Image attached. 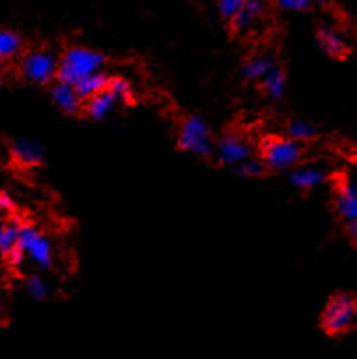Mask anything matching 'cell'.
<instances>
[{"label":"cell","instance_id":"1","mask_svg":"<svg viewBox=\"0 0 357 359\" xmlns=\"http://www.w3.org/2000/svg\"><path fill=\"white\" fill-rule=\"evenodd\" d=\"M104 62H106V58L99 51L85 46H72L58 60L57 78L58 81L74 86L86 76L102 71Z\"/></svg>","mask_w":357,"mask_h":359},{"label":"cell","instance_id":"2","mask_svg":"<svg viewBox=\"0 0 357 359\" xmlns=\"http://www.w3.org/2000/svg\"><path fill=\"white\" fill-rule=\"evenodd\" d=\"M303 157V147L290 137L273 136L264 141L262 158L264 165L271 171H287L292 169Z\"/></svg>","mask_w":357,"mask_h":359},{"label":"cell","instance_id":"3","mask_svg":"<svg viewBox=\"0 0 357 359\" xmlns=\"http://www.w3.org/2000/svg\"><path fill=\"white\" fill-rule=\"evenodd\" d=\"M178 147L197 157H210L213 154L211 130L203 116L192 115L182 123L178 134Z\"/></svg>","mask_w":357,"mask_h":359},{"label":"cell","instance_id":"4","mask_svg":"<svg viewBox=\"0 0 357 359\" xmlns=\"http://www.w3.org/2000/svg\"><path fill=\"white\" fill-rule=\"evenodd\" d=\"M357 317V302L352 294H336L329 299L322 313V326L328 333H343L353 324Z\"/></svg>","mask_w":357,"mask_h":359},{"label":"cell","instance_id":"5","mask_svg":"<svg viewBox=\"0 0 357 359\" xmlns=\"http://www.w3.org/2000/svg\"><path fill=\"white\" fill-rule=\"evenodd\" d=\"M18 247L22 248L27 259L43 269H50L55 261L53 243L44 233L34 226H20Z\"/></svg>","mask_w":357,"mask_h":359},{"label":"cell","instance_id":"6","mask_svg":"<svg viewBox=\"0 0 357 359\" xmlns=\"http://www.w3.org/2000/svg\"><path fill=\"white\" fill-rule=\"evenodd\" d=\"M58 60L60 58H57L53 51L36 50L23 57L20 69L29 81L37 83V85H46L57 78Z\"/></svg>","mask_w":357,"mask_h":359},{"label":"cell","instance_id":"7","mask_svg":"<svg viewBox=\"0 0 357 359\" xmlns=\"http://www.w3.org/2000/svg\"><path fill=\"white\" fill-rule=\"evenodd\" d=\"M213 154L225 165H238L252 157V147L238 134H224L213 147Z\"/></svg>","mask_w":357,"mask_h":359},{"label":"cell","instance_id":"8","mask_svg":"<svg viewBox=\"0 0 357 359\" xmlns=\"http://www.w3.org/2000/svg\"><path fill=\"white\" fill-rule=\"evenodd\" d=\"M335 208L345 222H357V187L352 180H339L335 192Z\"/></svg>","mask_w":357,"mask_h":359},{"label":"cell","instance_id":"9","mask_svg":"<svg viewBox=\"0 0 357 359\" xmlns=\"http://www.w3.org/2000/svg\"><path fill=\"white\" fill-rule=\"evenodd\" d=\"M266 13V0H245L240 11L236 13L229 22L236 34H245L257 25L259 20Z\"/></svg>","mask_w":357,"mask_h":359},{"label":"cell","instance_id":"10","mask_svg":"<svg viewBox=\"0 0 357 359\" xmlns=\"http://www.w3.org/2000/svg\"><path fill=\"white\" fill-rule=\"evenodd\" d=\"M118 102L120 101L111 94V90L106 88L102 90V92H99V94L93 95V97L86 99L85 111L92 120H95V122H102V120L109 118L111 113L114 111Z\"/></svg>","mask_w":357,"mask_h":359},{"label":"cell","instance_id":"11","mask_svg":"<svg viewBox=\"0 0 357 359\" xmlns=\"http://www.w3.org/2000/svg\"><path fill=\"white\" fill-rule=\"evenodd\" d=\"M51 101H53L57 108H60L67 115H76L79 108H81V99L76 94L74 86L62 81H57L53 88H51Z\"/></svg>","mask_w":357,"mask_h":359},{"label":"cell","instance_id":"12","mask_svg":"<svg viewBox=\"0 0 357 359\" xmlns=\"http://www.w3.org/2000/svg\"><path fill=\"white\" fill-rule=\"evenodd\" d=\"M290 184L297 189H314L317 185H321L325 180V171L322 168H318L317 164H307L301 165V168H292L289 175Z\"/></svg>","mask_w":357,"mask_h":359},{"label":"cell","instance_id":"13","mask_svg":"<svg viewBox=\"0 0 357 359\" xmlns=\"http://www.w3.org/2000/svg\"><path fill=\"white\" fill-rule=\"evenodd\" d=\"M11 154L16 162H20L22 165H27V168L39 165L44 158V150L41 148V144L32 140H25V137L13 143Z\"/></svg>","mask_w":357,"mask_h":359},{"label":"cell","instance_id":"14","mask_svg":"<svg viewBox=\"0 0 357 359\" xmlns=\"http://www.w3.org/2000/svg\"><path fill=\"white\" fill-rule=\"evenodd\" d=\"M109 79L111 78L104 71L93 72V74L86 76V78H83L81 81L76 83L74 85L76 94H78V97L81 99V101H86V99L93 97L95 94L106 90L107 85H109Z\"/></svg>","mask_w":357,"mask_h":359},{"label":"cell","instance_id":"15","mask_svg":"<svg viewBox=\"0 0 357 359\" xmlns=\"http://www.w3.org/2000/svg\"><path fill=\"white\" fill-rule=\"evenodd\" d=\"M317 39L318 44L322 46V50L325 51L331 57H343L346 51V43L335 29L331 27H321L317 30Z\"/></svg>","mask_w":357,"mask_h":359},{"label":"cell","instance_id":"16","mask_svg":"<svg viewBox=\"0 0 357 359\" xmlns=\"http://www.w3.org/2000/svg\"><path fill=\"white\" fill-rule=\"evenodd\" d=\"M261 83L266 95H268L271 101H280V99L285 95V88H287L285 72H283L280 67H276V65H273V67L269 69V72L261 79Z\"/></svg>","mask_w":357,"mask_h":359},{"label":"cell","instance_id":"17","mask_svg":"<svg viewBox=\"0 0 357 359\" xmlns=\"http://www.w3.org/2000/svg\"><path fill=\"white\" fill-rule=\"evenodd\" d=\"M273 65L275 64H273V60L269 57H252L241 67V74L248 81H261Z\"/></svg>","mask_w":357,"mask_h":359},{"label":"cell","instance_id":"18","mask_svg":"<svg viewBox=\"0 0 357 359\" xmlns=\"http://www.w3.org/2000/svg\"><path fill=\"white\" fill-rule=\"evenodd\" d=\"M285 133H287V137L297 141V143H303V141L315 140L318 130L314 123L307 122V120H292V122L287 123Z\"/></svg>","mask_w":357,"mask_h":359},{"label":"cell","instance_id":"19","mask_svg":"<svg viewBox=\"0 0 357 359\" xmlns=\"http://www.w3.org/2000/svg\"><path fill=\"white\" fill-rule=\"evenodd\" d=\"M22 37L13 30H0V60L16 57L22 50Z\"/></svg>","mask_w":357,"mask_h":359},{"label":"cell","instance_id":"20","mask_svg":"<svg viewBox=\"0 0 357 359\" xmlns=\"http://www.w3.org/2000/svg\"><path fill=\"white\" fill-rule=\"evenodd\" d=\"M20 226L16 224H0V255L8 257L18 247Z\"/></svg>","mask_w":357,"mask_h":359},{"label":"cell","instance_id":"21","mask_svg":"<svg viewBox=\"0 0 357 359\" xmlns=\"http://www.w3.org/2000/svg\"><path fill=\"white\" fill-rule=\"evenodd\" d=\"M25 287L30 298L37 299V302H43L50 296V285L41 275H30L25 282Z\"/></svg>","mask_w":357,"mask_h":359},{"label":"cell","instance_id":"22","mask_svg":"<svg viewBox=\"0 0 357 359\" xmlns=\"http://www.w3.org/2000/svg\"><path fill=\"white\" fill-rule=\"evenodd\" d=\"M107 88L111 90V94L120 102H126L133 97V86L126 78H111Z\"/></svg>","mask_w":357,"mask_h":359},{"label":"cell","instance_id":"23","mask_svg":"<svg viewBox=\"0 0 357 359\" xmlns=\"http://www.w3.org/2000/svg\"><path fill=\"white\" fill-rule=\"evenodd\" d=\"M236 171L240 172L241 176H245V178H255V176H261L266 171V165L261 158L250 157L245 162H241V164L236 165Z\"/></svg>","mask_w":357,"mask_h":359},{"label":"cell","instance_id":"24","mask_svg":"<svg viewBox=\"0 0 357 359\" xmlns=\"http://www.w3.org/2000/svg\"><path fill=\"white\" fill-rule=\"evenodd\" d=\"M275 6L282 11L287 13H301V11H307L310 9L311 6L318 4L322 0H273Z\"/></svg>","mask_w":357,"mask_h":359},{"label":"cell","instance_id":"25","mask_svg":"<svg viewBox=\"0 0 357 359\" xmlns=\"http://www.w3.org/2000/svg\"><path fill=\"white\" fill-rule=\"evenodd\" d=\"M245 0H218V11L224 18L231 20L236 13L240 11Z\"/></svg>","mask_w":357,"mask_h":359},{"label":"cell","instance_id":"26","mask_svg":"<svg viewBox=\"0 0 357 359\" xmlns=\"http://www.w3.org/2000/svg\"><path fill=\"white\" fill-rule=\"evenodd\" d=\"M8 259H9V264L13 266V268L15 269H20L23 266V262L27 261V257H25V254H23V250L20 247H16L15 250L11 252V254L8 255Z\"/></svg>","mask_w":357,"mask_h":359},{"label":"cell","instance_id":"27","mask_svg":"<svg viewBox=\"0 0 357 359\" xmlns=\"http://www.w3.org/2000/svg\"><path fill=\"white\" fill-rule=\"evenodd\" d=\"M16 208V201L9 192H0V210L4 212H13Z\"/></svg>","mask_w":357,"mask_h":359},{"label":"cell","instance_id":"28","mask_svg":"<svg viewBox=\"0 0 357 359\" xmlns=\"http://www.w3.org/2000/svg\"><path fill=\"white\" fill-rule=\"evenodd\" d=\"M349 231H350V234H352V238H353V240H357V222L350 224Z\"/></svg>","mask_w":357,"mask_h":359},{"label":"cell","instance_id":"29","mask_svg":"<svg viewBox=\"0 0 357 359\" xmlns=\"http://www.w3.org/2000/svg\"><path fill=\"white\" fill-rule=\"evenodd\" d=\"M352 182H353V185H356V187H357V169H356V175H353Z\"/></svg>","mask_w":357,"mask_h":359},{"label":"cell","instance_id":"30","mask_svg":"<svg viewBox=\"0 0 357 359\" xmlns=\"http://www.w3.org/2000/svg\"><path fill=\"white\" fill-rule=\"evenodd\" d=\"M0 78H2V65H0Z\"/></svg>","mask_w":357,"mask_h":359},{"label":"cell","instance_id":"31","mask_svg":"<svg viewBox=\"0 0 357 359\" xmlns=\"http://www.w3.org/2000/svg\"><path fill=\"white\" fill-rule=\"evenodd\" d=\"M356 161H357V151H356Z\"/></svg>","mask_w":357,"mask_h":359},{"label":"cell","instance_id":"32","mask_svg":"<svg viewBox=\"0 0 357 359\" xmlns=\"http://www.w3.org/2000/svg\"><path fill=\"white\" fill-rule=\"evenodd\" d=\"M0 312H2V309H0Z\"/></svg>","mask_w":357,"mask_h":359}]
</instances>
